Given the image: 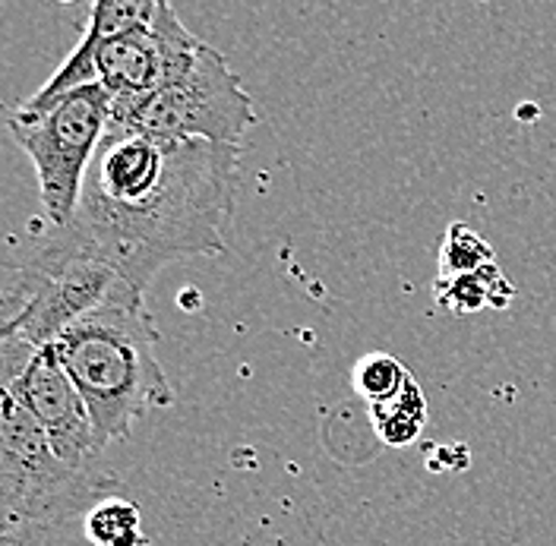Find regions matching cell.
Segmentation results:
<instances>
[{"label": "cell", "instance_id": "obj_1", "mask_svg": "<svg viewBox=\"0 0 556 546\" xmlns=\"http://www.w3.org/2000/svg\"><path fill=\"white\" fill-rule=\"evenodd\" d=\"M241 152L111 124L70 231L139 291L177 259L225 256Z\"/></svg>", "mask_w": 556, "mask_h": 546}, {"label": "cell", "instance_id": "obj_2", "mask_svg": "<svg viewBox=\"0 0 556 546\" xmlns=\"http://www.w3.org/2000/svg\"><path fill=\"white\" fill-rule=\"evenodd\" d=\"M54 351L89 408L102 448L130 440L146 410L172 408L177 398L159 360V329L146 291L124 278L99 307L70 326Z\"/></svg>", "mask_w": 556, "mask_h": 546}, {"label": "cell", "instance_id": "obj_3", "mask_svg": "<svg viewBox=\"0 0 556 546\" xmlns=\"http://www.w3.org/2000/svg\"><path fill=\"white\" fill-rule=\"evenodd\" d=\"M127 486L102 461L67 465L16 395L0 405V546H92L89 512Z\"/></svg>", "mask_w": 556, "mask_h": 546}, {"label": "cell", "instance_id": "obj_4", "mask_svg": "<svg viewBox=\"0 0 556 546\" xmlns=\"http://www.w3.org/2000/svg\"><path fill=\"white\" fill-rule=\"evenodd\" d=\"M111 111L114 102L102 82H83L54 99H26L10 111V134L33 162L41 221L51 228L73 225L86 174L111 127Z\"/></svg>", "mask_w": 556, "mask_h": 546}, {"label": "cell", "instance_id": "obj_5", "mask_svg": "<svg viewBox=\"0 0 556 546\" xmlns=\"http://www.w3.org/2000/svg\"><path fill=\"white\" fill-rule=\"evenodd\" d=\"M111 124L172 142L206 139L241 145L247 130L256 124V107L225 54L203 41L197 58L159 92L111 111Z\"/></svg>", "mask_w": 556, "mask_h": 546}, {"label": "cell", "instance_id": "obj_6", "mask_svg": "<svg viewBox=\"0 0 556 546\" xmlns=\"http://www.w3.org/2000/svg\"><path fill=\"white\" fill-rule=\"evenodd\" d=\"M200 45L203 38L180 23L168 0L149 26L108 38L89 61V79L102 82L117 111L159 92L197 58Z\"/></svg>", "mask_w": 556, "mask_h": 546}, {"label": "cell", "instance_id": "obj_7", "mask_svg": "<svg viewBox=\"0 0 556 546\" xmlns=\"http://www.w3.org/2000/svg\"><path fill=\"white\" fill-rule=\"evenodd\" d=\"M3 392L16 395L33 417L41 423L51 448L73 465V468H92L102 461V445L96 440V427L89 408L64 370L54 344L38 347L29 367L3 385Z\"/></svg>", "mask_w": 556, "mask_h": 546}, {"label": "cell", "instance_id": "obj_8", "mask_svg": "<svg viewBox=\"0 0 556 546\" xmlns=\"http://www.w3.org/2000/svg\"><path fill=\"white\" fill-rule=\"evenodd\" d=\"M165 3L168 0H96L83 38L76 41V48L70 51L67 61L58 67V73L35 92L33 99H54V96L76 89L83 82H92L89 79V61L104 41L114 38V35L130 33L137 26H149Z\"/></svg>", "mask_w": 556, "mask_h": 546}, {"label": "cell", "instance_id": "obj_9", "mask_svg": "<svg viewBox=\"0 0 556 546\" xmlns=\"http://www.w3.org/2000/svg\"><path fill=\"white\" fill-rule=\"evenodd\" d=\"M433 291H437V301L458 316H475L481 309H506L516 297V284L496 263H490L478 272L437 278Z\"/></svg>", "mask_w": 556, "mask_h": 546}, {"label": "cell", "instance_id": "obj_10", "mask_svg": "<svg viewBox=\"0 0 556 546\" xmlns=\"http://www.w3.org/2000/svg\"><path fill=\"white\" fill-rule=\"evenodd\" d=\"M367 410H370L374 433L389 448L412 445L427 427V398H424L415 376L402 385L399 395H392L389 402H380V405H370Z\"/></svg>", "mask_w": 556, "mask_h": 546}, {"label": "cell", "instance_id": "obj_11", "mask_svg": "<svg viewBox=\"0 0 556 546\" xmlns=\"http://www.w3.org/2000/svg\"><path fill=\"white\" fill-rule=\"evenodd\" d=\"M86 534L92 546H149L142 512L127 493L102 499L86 518Z\"/></svg>", "mask_w": 556, "mask_h": 546}, {"label": "cell", "instance_id": "obj_12", "mask_svg": "<svg viewBox=\"0 0 556 546\" xmlns=\"http://www.w3.org/2000/svg\"><path fill=\"white\" fill-rule=\"evenodd\" d=\"M408 379H412V370L399 357L382 354V351L364 354L354 364V370H351V385L367 402V408L370 405H380V402H389L392 395H399Z\"/></svg>", "mask_w": 556, "mask_h": 546}, {"label": "cell", "instance_id": "obj_13", "mask_svg": "<svg viewBox=\"0 0 556 546\" xmlns=\"http://www.w3.org/2000/svg\"><path fill=\"white\" fill-rule=\"evenodd\" d=\"M490 263H496V253L486 243V238H481L471 225L452 221L440 240V275L437 278L478 272Z\"/></svg>", "mask_w": 556, "mask_h": 546}, {"label": "cell", "instance_id": "obj_14", "mask_svg": "<svg viewBox=\"0 0 556 546\" xmlns=\"http://www.w3.org/2000/svg\"><path fill=\"white\" fill-rule=\"evenodd\" d=\"M54 3H76V0H54Z\"/></svg>", "mask_w": 556, "mask_h": 546}]
</instances>
